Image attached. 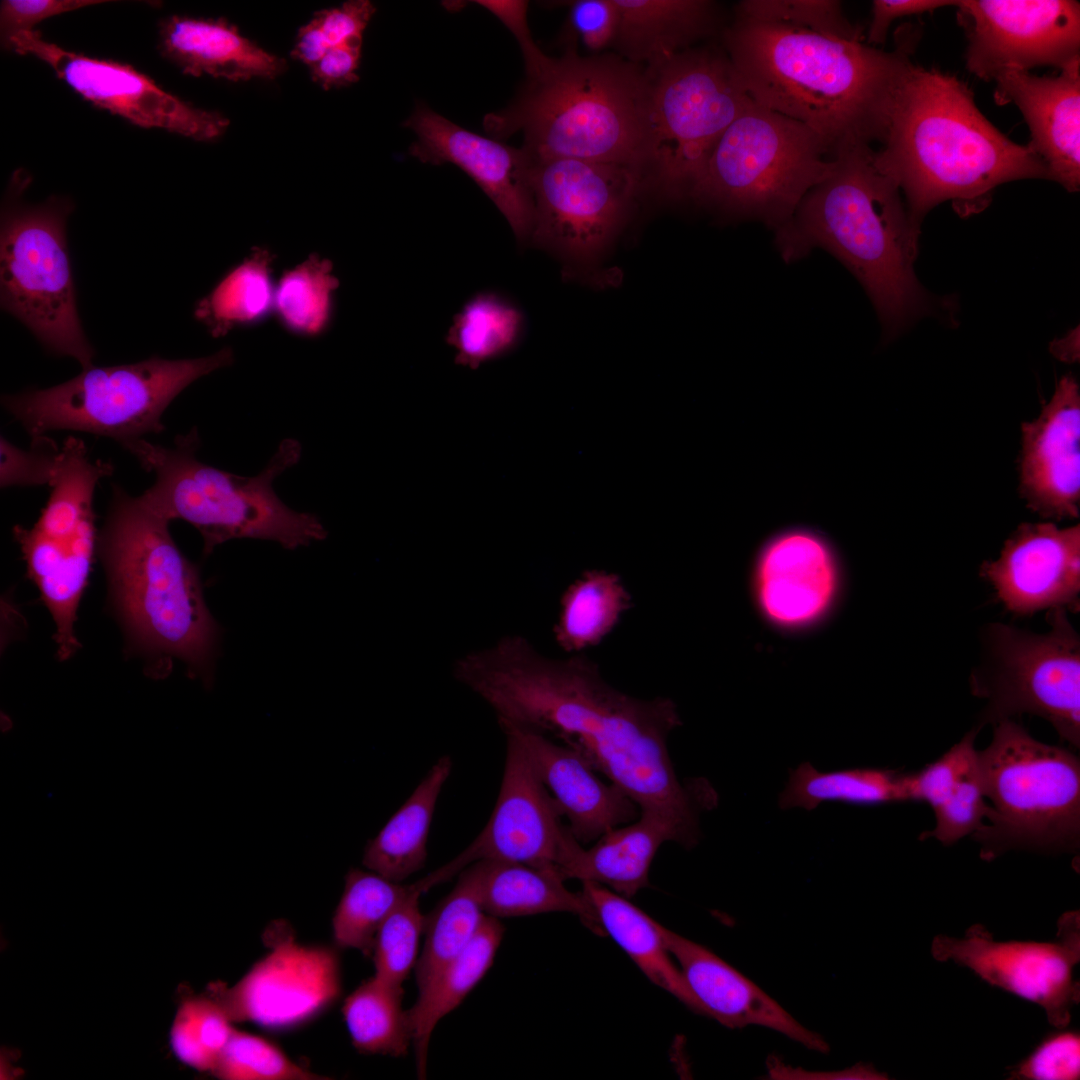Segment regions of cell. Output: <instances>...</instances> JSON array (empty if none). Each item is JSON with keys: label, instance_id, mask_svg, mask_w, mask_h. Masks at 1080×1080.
Instances as JSON below:
<instances>
[{"label": "cell", "instance_id": "obj_1", "mask_svg": "<svg viewBox=\"0 0 1080 1080\" xmlns=\"http://www.w3.org/2000/svg\"><path fill=\"white\" fill-rule=\"evenodd\" d=\"M455 676L493 709L499 724L553 736L640 812L665 815L700 838V813L716 805L717 795L706 780L682 783L676 774L667 741L682 722L672 699L626 694L586 655L552 659L519 635L462 657Z\"/></svg>", "mask_w": 1080, "mask_h": 1080}, {"label": "cell", "instance_id": "obj_2", "mask_svg": "<svg viewBox=\"0 0 1080 1080\" xmlns=\"http://www.w3.org/2000/svg\"><path fill=\"white\" fill-rule=\"evenodd\" d=\"M893 51L791 26L742 20L722 29L723 50L759 105L813 130L830 156L882 142L895 90L917 35Z\"/></svg>", "mask_w": 1080, "mask_h": 1080}, {"label": "cell", "instance_id": "obj_3", "mask_svg": "<svg viewBox=\"0 0 1080 1080\" xmlns=\"http://www.w3.org/2000/svg\"><path fill=\"white\" fill-rule=\"evenodd\" d=\"M877 165L899 186L918 224L951 200L962 215L980 211L1007 181L1051 175L1029 147L993 126L955 76L911 62L891 104Z\"/></svg>", "mask_w": 1080, "mask_h": 1080}, {"label": "cell", "instance_id": "obj_4", "mask_svg": "<svg viewBox=\"0 0 1080 1080\" xmlns=\"http://www.w3.org/2000/svg\"><path fill=\"white\" fill-rule=\"evenodd\" d=\"M830 175L802 199L791 220L775 231L786 261L815 247L836 256L860 281L889 337L927 310L914 274L920 224L898 184L875 161L869 144L833 155Z\"/></svg>", "mask_w": 1080, "mask_h": 1080}, {"label": "cell", "instance_id": "obj_5", "mask_svg": "<svg viewBox=\"0 0 1080 1080\" xmlns=\"http://www.w3.org/2000/svg\"><path fill=\"white\" fill-rule=\"evenodd\" d=\"M649 80L619 55L581 56L569 48L527 73L518 98L484 118L495 139L520 131L534 161L570 158L621 164L644 177Z\"/></svg>", "mask_w": 1080, "mask_h": 1080}, {"label": "cell", "instance_id": "obj_6", "mask_svg": "<svg viewBox=\"0 0 1080 1080\" xmlns=\"http://www.w3.org/2000/svg\"><path fill=\"white\" fill-rule=\"evenodd\" d=\"M169 523L114 485L97 550L133 645L162 662L182 660L192 678L208 685L218 626L198 567L177 547Z\"/></svg>", "mask_w": 1080, "mask_h": 1080}, {"label": "cell", "instance_id": "obj_7", "mask_svg": "<svg viewBox=\"0 0 1080 1080\" xmlns=\"http://www.w3.org/2000/svg\"><path fill=\"white\" fill-rule=\"evenodd\" d=\"M146 470L154 483L140 496L142 503L168 522L184 520L203 538V553L232 539L272 540L286 549L307 546L327 537L314 514L289 508L275 493L273 481L297 464L302 448L284 439L267 466L256 476L242 477L200 461L196 428L178 436L173 446L144 438L120 444Z\"/></svg>", "mask_w": 1080, "mask_h": 1080}, {"label": "cell", "instance_id": "obj_8", "mask_svg": "<svg viewBox=\"0 0 1080 1080\" xmlns=\"http://www.w3.org/2000/svg\"><path fill=\"white\" fill-rule=\"evenodd\" d=\"M828 156L809 127L753 100L715 144L690 198L777 231L830 175Z\"/></svg>", "mask_w": 1080, "mask_h": 1080}, {"label": "cell", "instance_id": "obj_9", "mask_svg": "<svg viewBox=\"0 0 1080 1080\" xmlns=\"http://www.w3.org/2000/svg\"><path fill=\"white\" fill-rule=\"evenodd\" d=\"M989 824L976 832L982 859L1010 849L1075 852L1080 842V761L1065 748L1033 738L1011 719L993 724L978 751Z\"/></svg>", "mask_w": 1080, "mask_h": 1080}, {"label": "cell", "instance_id": "obj_10", "mask_svg": "<svg viewBox=\"0 0 1080 1080\" xmlns=\"http://www.w3.org/2000/svg\"><path fill=\"white\" fill-rule=\"evenodd\" d=\"M233 362V350L224 347L200 358L92 365L56 386L4 395L2 404L31 438L68 430L121 444L162 432L165 410L186 387Z\"/></svg>", "mask_w": 1080, "mask_h": 1080}, {"label": "cell", "instance_id": "obj_11", "mask_svg": "<svg viewBox=\"0 0 1080 1080\" xmlns=\"http://www.w3.org/2000/svg\"><path fill=\"white\" fill-rule=\"evenodd\" d=\"M645 70V185L690 198L715 144L753 99L723 49L689 48Z\"/></svg>", "mask_w": 1080, "mask_h": 1080}, {"label": "cell", "instance_id": "obj_12", "mask_svg": "<svg viewBox=\"0 0 1080 1080\" xmlns=\"http://www.w3.org/2000/svg\"><path fill=\"white\" fill-rule=\"evenodd\" d=\"M68 198L39 205L10 202L0 233L1 307L20 320L50 353L69 356L83 369L94 349L82 329L70 266L66 221Z\"/></svg>", "mask_w": 1080, "mask_h": 1080}, {"label": "cell", "instance_id": "obj_13", "mask_svg": "<svg viewBox=\"0 0 1080 1080\" xmlns=\"http://www.w3.org/2000/svg\"><path fill=\"white\" fill-rule=\"evenodd\" d=\"M112 473V465L92 458L82 440L67 437L61 446L57 476L38 520L31 528H13L27 575L56 625L54 639L60 660L69 659L80 647L74 624L99 538L94 493L100 480Z\"/></svg>", "mask_w": 1080, "mask_h": 1080}, {"label": "cell", "instance_id": "obj_14", "mask_svg": "<svg viewBox=\"0 0 1080 1080\" xmlns=\"http://www.w3.org/2000/svg\"><path fill=\"white\" fill-rule=\"evenodd\" d=\"M1048 621L1045 633L989 625L986 657L971 675V690L987 702L982 724L1037 715L1079 748L1080 639L1065 610L1049 611Z\"/></svg>", "mask_w": 1080, "mask_h": 1080}, {"label": "cell", "instance_id": "obj_15", "mask_svg": "<svg viewBox=\"0 0 1080 1080\" xmlns=\"http://www.w3.org/2000/svg\"><path fill=\"white\" fill-rule=\"evenodd\" d=\"M530 240L568 267L598 262L623 228L645 186L630 166L570 158L534 161Z\"/></svg>", "mask_w": 1080, "mask_h": 1080}, {"label": "cell", "instance_id": "obj_16", "mask_svg": "<svg viewBox=\"0 0 1080 1080\" xmlns=\"http://www.w3.org/2000/svg\"><path fill=\"white\" fill-rule=\"evenodd\" d=\"M931 954L970 970L992 987L1038 1005L1056 1029L1069 1026L1072 1009L1080 1002L1074 969L1080 962V913L1071 910L1057 922L1052 941H997L982 924L971 925L963 937L936 935Z\"/></svg>", "mask_w": 1080, "mask_h": 1080}, {"label": "cell", "instance_id": "obj_17", "mask_svg": "<svg viewBox=\"0 0 1080 1080\" xmlns=\"http://www.w3.org/2000/svg\"><path fill=\"white\" fill-rule=\"evenodd\" d=\"M3 46L37 57L85 100L134 125L198 141L218 138L229 125L220 113L192 106L130 65L66 50L35 29L13 35Z\"/></svg>", "mask_w": 1080, "mask_h": 1080}, {"label": "cell", "instance_id": "obj_18", "mask_svg": "<svg viewBox=\"0 0 1080 1080\" xmlns=\"http://www.w3.org/2000/svg\"><path fill=\"white\" fill-rule=\"evenodd\" d=\"M970 72L986 81L1040 65L1060 69L1079 57L1080 5L1070 0L956 1Z\"/></svg>", "mask_w": 1080, "mask_h": 1080}, {"label": "cell", "instance_id": "obj_19", "mask_svg": "<svg viewBox=\"0 0 1080 1080\" xmlns=\"http://www.w3.org/2000/svg\"><path fill=\"white\" fill-rule=\"evenodd\" d=\"M271 951L236 984L211 983L207 992L231 1022L289 1027L312 1017L339 995L337 954L308 947L291 934L268 937Z\"/></svg>", "mask_w": 1080, "mask_h": 1080}, {"label": "cell", "instance_id": "obj_20", "mask_svg": "<svg viewBox=\"0 0 1080 1080\" xmlns=\"http://www.w3.org/2000/svg\"><path fill=\"white\" fill-rule=\"evenodd\" d=\"M506 735L503 775L493 812L469 848L475 861L488 859L530 865L564 880V871L582 845L518 740Z\"/></svg>", "mask_w": 1080, "mask_h": 1080}, {"label": "cell", "instance_id": "obj_21", "mask_svg": "<svg viewBox=\"0 0 1080 1080\" xmlns=\"http://www.w3.org/2000/svg\"><path fill=\"white\" fill-rule=\"evenodd\" d=\"M416 134L410 154L423 163H452L466 172L505 216L520 242L530 240L533 159L521 147L466 130L418 104L404 123Z\"/></svg>", "mask_w": 1080, "mask_h": 1080}, {"label": "cell", "instance_id": "obj_22", "mask_svg": "<svg viewBox=\"0 0 1080 1080\" xmlns=\"http://www.w3.org/2000/svg\"><path fill=\"white\" fill-rule=\"evenodd\" d=\"M842 565L833 543L806 526L782 529L766 539L752 566L754 591L762 614L773 624L803 628L832 606Z\"/></svg>", "mask_w": 1080, "mask_h": 1080}, {"label": "cell", "instance_id": "obj_23", "mask_svg": "<svg viewBox=\"0 0 1080 1080\" xmlns=\"http://www.w3.org/2000/svg\"><path fill=\"white\" fill-rule=\"evenodd\" d=\"M980 575L1010 612L1080 607V526L1023 523L1005 541L1000 556L985 561Z\"/></svg>", "mask_w": 1080, "mask_h": 1080}, {"label": "cell", "instance_id": "obj_24", "mask_svg": "<svg viewBox=\"0 0 1080 1080\" xmlns=\"http://www.w3.org/2000/svg\"><path fill=\"white\" fill-rule=\"evenodd\" d=\"M1019 490L1041 517L1078 518L1080 505V392L1067 374L1037 418L1021 424Z\"/></svg>", "mask_w": 1080, "mask_h": 1080}, {"label": "cell", "instance_id": "obj_25", "mask_svg": "<svg viewBox=\"0 0 1080 1080\" xmlns=\"http://www.w3.org/2000/svg\"><path fill=\"white\" fill-rule=\"evenodd\" d=\"M663 941L678 964L699 1014L731 1029L757 1025L779 1032L807 1049L828 1053L827 1041L792 1017L777 1001L706 947L659 923Z\"/></svg>", "mask_w": 1080, "mask_h": 1080}, {"label": "cell", "instance_id": "obj_26", "mask_svg": "<svg viewBox=\"0 0 1080 1080\" xmlns=\"http://www.w3.org/2000/svg\"><path fill=\"white\" fill-rule=\"evenodd\" d=\"M523 747L580 844L636 820L638 805L618 786L606 783L575 749L522 727L500 724Z\"/></svg>", "mask_w": 1080, "mask_h": 1080}, {"label": "cell", "instance_id": "obj_27", "mask_svg": "<svg viewBox=\"0 0 1080 1080\" xmlns=\"http://www.w3.org/2000/svg\"><path fill=\"white\" fill-rule=\"evenodd\" d=\"M996 100L1013 102L1031 132L1029 147L1047 165L1051 180L1068 191L1080 184V57L1058 76L1010 70L995 78Z\"/></svg>", "mask_w": 1080, "mask_h": 1080}, {"label": "cell", "instance_id": "obj_28", "mask_svg": "<svg viewBox=\"0 0 1080 1080\" xmlns=\"http://www.w3.org/2000/svg\"><path fill=\"white\" fill-rule=\"evenodd\" d=\"M665 842L685 849L697 844L669 817L640 812L636 820L608 831L592 847L581 845L566 867L564 879L598 883L629 899L649 885L651 863Z\"/></svg>", "mask_w": 1080, "mask_h": 1080}, {"label": "cell", "instance_id": "obj_29", "mask_svg": "<svg viewBox=\"0 0 1080 1080\" xmlns=\"http://www.w3.org/2000/svg\"><path fill=\"white\" fill-rule=\"evenodd\" d=\"M159 49L184 74L195 77L207 74L235 82L274 79L286 66L222 18H166L159 27Z\"/></svg>", "mask_w": 1080, "mask_h": 1080}, {"label": "cell", "instance_id": "obj_30", "mask_svg": "<svg viewBox=\"0 0 1080 1080\" xmlns=\"http://www.w3.org/2000/svg\"><path fill=\"white\" fill-rule=\"evenodd\" d=\"M618 27L613 45L623 59L645 67L689 49L719 26L709 0H614Z\"/></svg>", "mask_w": 1080, "mask_h": 1080}, {"label": "cell", "instance_id": "obj_31", "mask_svg": "<svg viewBox=\"0 0 1080 1080\" xmlns=\"http://www.w3.org/2000/svg\"><path fill=\"white\" fill-rule=\"evenodd\" d=\"M451 770L450 756L440 757L404 804L368 842L362 858L368 870L402 882L424 867L433 814Z\"/></svg>", "mask_w": 1080, "mask_h": 1080}, {"label": "cell", "instance_id": "obj_32", "mask_svg": "<svg viewBox=\"0 0 1080 1080\" xmlns=\"http://www.w3.org/2000/svg\"><path fill=\"white\" fill-rule=\"evenodd\" d=\"M503 934L500 920L487 915L472 941L424 988L418 990V997L408 1014L419 1078L426 1076L429 1043L436 1025L464 1000L487 973Z\"/></svg>", "mask_w": 1080, "mask_h": 1080}, {"label": "cell", "instance_id": "obj_33", "mask_svg": "<svg viewBox=\"0 0 1080 1080\" xmlns=\"http://www.w3.org/2000/svg\"><path fill=\"white\" fill-rule=\"evenodd\" d=\"M582 893L597 916L603 935L610 936L655 985L693 1012L698 1008L660 933L659 923L609 888L582 882Z\"/></svg>", "mask_w": 1080, "mask_h": 1080}, {"label": "cell", "instance_id": "obj_34", "mask_svg": "<svg viewBox=\"0 0 1080 1080\" xmlns=\"http://www.w3.org/2000/svg\"><path fill=\"white\" fill-rule=\"evenodd\" d=\"M482 860L481 895L487 915L499 919L569 912L603 936L595 911L582 891H570L555 874L521 863Z\"/></svg>", "mask_w": 1080, "mask_h": 1080}, {"label": "cell", "instance_id": "obj_35", "mask_svg": "<svg viewBox=\"0 0 1080 1080\" xmlns=\"http://www.w3.org/2000/svg\"><path fill=\"white\" fill-rule=\"evenodd\" d=\"M275 257L267 247H255L197 302L194 317L213 337L260 325L274 314Z\"/></svg>", "mask_w": 1080, "mask_h": 1080}, {"label": "cell", "instance_id": "obj_36", "mask_svg": "<svg viewBox=\"0 0 1080 1080\" xmlns=\"http://www.w3.org/2000/svg\"><path fill=\"white\" fill-rule=\"evenodd\" d=\"M632 606V595L618 574L587 570L561 596L555 640L567 653H582L599 645Z\"/></svg>", "mask_w": 1080, "mask_h": 1080}, {"label": "cell", "instance_id": "obj_37", "mask_svg": "<svg viewBox=\"0 0 1080 1080\" xmlns=\"http://www.w3.org/2000/svg\"><path fill=\"white\" fill-rule=\"evenodd\" d=\"M484 862L464 868L452 890L425 915L424 945L415 965L418 990L474 938L487 916L481 895Z\"/></svg>", "mask_w": 1080, "mask_h": 1080}, {"label": "cell", "instance_id": "obj_38", "mask_svg": "<svg viewBox=\"0 0 1080 1080\" xmlns=\"http://www.w3.org/2000/svg\"><path fill=\"white\" fill-rule=\"evenodd\" d=\"M825 801L863 805L907 801L904 774L876 768L820 772L804 762L790 770L788 783L778 798L783 810H813Z\"/></svg>", "mask_w": 1080, "mask_h": 1080}, {"label": "cell", "instance_id": "obj_39", "mask_svg": "<svg viewBox=\"0 0 1080 1080\" xmlns=\"http://www.w3.org/2000/svg\"><path fill=\"white\" fill-rule=\"evenodd\" d=\"M402 998V985L376 975L346 998L342 1012L357 1050L393 1057L407 1053L413 1044V1033Z\"/></svg>", "mask_w": 1080, "mask_h": 1080}, {"label": "cell", "instance_id": "obj_40", "mask_svg": "<svg viewBox=\"0 0 1080 1080\" xmlns=\"http://www.w3.org/2000/svg\"><path fill=\"white\" fill-rule=\"evenodd\" d=\"M338 287L332 262L311 254L276 281L274 315L293 335L319 337L332 324Z\"/></svg>", "mask_w": 1080, "mask_h": 1080}, {"label": "cell", "instance_id": "obj_41", "mask_svg": "<svg viewBox=\"0 0 1080 1080\" xmlns=\"http://www.w3.org/2000/svg\"><path fill=\"white\" fill-rule=\"evenodd\" d=\"M412 887L370 870L350 869L332 919L335 943L372 956L381 925Z\"/></svg>", "mask_w": 1080, "mask_h": 1080}, {"label": "cell", "instance_id": "obj_42", "mask_svg": "<svg viewBox=\"0 0 1080 1080\" xmlns=\"http://www.w3.org/2000/svg\"><path fill=\"white\" fill-rule=\"evenodd\" d=\"M521 323L515 307L494 294H480L455 316L447 342L456 350L457 364L476 369L514 345Z\"/></svg>", "mask_w": 1080, "mask_h": 1080}, {"label": "cell", "instance_id": "obj_43", "mask_svg": "<svg viewBox=\"0 0 1080 1080\" xmlns=\"http://www.w3.org/2000/svg\"><path fill=\"white\" fill-rule=\"evenodd\" d=\"M449 879V871L441 866L412 883L411 892L388 915L377 933L371 956L374 975L402 985L415 968L420 939L424 934L425 915L420 910V897Z\"/></svg>", "mask_w": 1080, "mask_h": 1080}, {"label": "cell", "instance_id": "obj_44", "mask_svg": "<svg viewBox=\"0 0 1080 1080\" xmlns=\"http://www.w3.org/2000/svg\"><path fill=\"white\" fill-rule=\"evenodd\" d=\"M233 1030L232 1022L211 996H189L173 1018L171 1050L185 1065L211 1072Z\"/></svg>", "mask_w": 1080, "mask_h": 1080}, {"label": "cell", "instance_id": "obj_45", "mask_svg": "<svg viewBox=\"0 0 1080 1080\" xmlns=\"http://www.w3.org/2000/svg\"><path fill=\"white\" fill-rule=\"evenodd\" d=\"M737 19L777 23L848 41H861L860 29L844 15L836 0H743Z\"/></svg>", "mask_w": 1080, "mask_h": 1080}, {"label": "cell", "instance_id": "obj_46", "mask_svg": "<svg viewBox=\"0 0 1080 1080\" xmlns=\"http://www.w3.org/2000/svg\"><path fill=\"white\" fill-rule=\"evenodd\" d=\"M211 1073L221 1080L327 1079L300 1067L265 1039L235 1029Z\"/></svg>", "mask_w": 1080, "mask_h": 1080}, {"label": "cell", "instance_id": "obj_47", "mask_svg": "<svg viewBox=\"0 0 1080 1080\" xmlns=\"http://www.w3.org/2000/svg\"><path fill=\"white\" fill-rule=\"evenodd\" d=\"M375 13L367 0H352L340 7L323 10L301 27L292 50V57L313 66L325 53L338 45L362 39L363 32Z\"/></svg>", "mask_w": 1080, "mask_h": 1080}, {"label": "cell", "instance_id": "obj_48", "mask_svg": "<svg viewBox=\"0 0 1080 1080\" xmlns=\"http://www.w3.org/2000/svg\"><path fill=\"white\" fill-rule=\"evenodd\" d=\"M979 729L968 732L958 743L922 770L904 774L907 801H923L932 809L978 766V750L974 742Z\"/></svg>", "mask_w": 1080, "mask_h": 1080}, {"label": "cell", "instance_id": "obj_49", "mask_svg": "<svg viewBox=\"0 0 1080 1080\" xmlns=\"http://www.w3.org/2000/svg\"><path fill=\"white\" fill-rule=\"evenodd\" d=\"M933 811L935 827L923 832L920 840L935 838L943 845H952L981 830L985 819L992 815V807L986 802L979 766Z\"/></svg>", "mask_w": 1080, "mask_h": 1080}, {"label": "cell", "instance_id": "obj_50", "mask_svg": "<svg viewBox=\"0 0 1080 1080\" xmlns=\"http://www.w3.org/2000/svg\"><path fill=\"white\" fill-rule=\"evenodd\" d=\"M1080 1033L1065 1028L1050 1032L1017 1064L1008 1069L1011 1080H1078Z\"/></svg>", "mask_w": 1080, "mask_h": 1080}, {"label": "cell", "instance_id": "obj_51", "mask_svg": "<svg viewBox=\"0 0 1080 1080\" xmlns=\"http://www.w3.org/2000/svg\"><path fill=\"white\" fill-rule=\"evenodd\" d=\"M0 454L2 488L50 486L59 470L61 446L43 435L32 438L25 450L1 437Z\"/></svg>", "mask_w": 1080, "mask_h": 1080}, {"label": "cell", "instance_id": "obj_52", "mask_svg": "<svg viewBox=\"0 0 1080 1080\" xmlns=\"http://www.w3.org/2000/svg\"><path fill=\"white\" fill-rule=\"evenodd\" d=\"M104 0H4L0 5L1 43L22 32L34 30L41 21L87 6L106 3Z\"/></svg>", "mask_w": 1080, "mask_h": 1080}, {"label": "cell", "instance_id": "obj_53", "mask_svg": "<svg viewBox=\"0 0 1080 1080\" xmlns=\"http://www.w3.org/2000/svg\"><path fill=\"white\" fill-rule=\"evenodd\" d=\"M569 20L586 48L601 51L614 42L618 9L614 0H576L570 3Z\"/></svg>", "mask_w": 1080, "mask_h": 1080}, {"label": "cell", "instance_id": "obj_54", "mask_svg": "<svg viewBox=\"0 0 1080 1080\" xmlns=\"http://www.w3.org/2000/svg\"><path fill=\"white\" fill-rule=\"evenodd\" d=\"M361 46L362 39H354L329 49L311 66L312 79L324 89L356 82Z\"/></svg>", "mask_w": 1080, "mask_h": 1080}, {"label": "cell", "instance_id": "obj_55", "mask_svg": "<svg viewBox=\"0 0 1080 1080\" xmlns=\"http://www.w3.org/2000/svg\"><path fill=\"white\" fill-rule=\"evenodd\" d=\"M956 1L942 0H875L868 29L867 44L875 47L885 41L891 23L904 16L921 14L954 5Z\"/></svg>", "mask_w": 1080, "mask_h": 1080}, {"label": "cell", "instance_id": "obj_56", "mask_svg": "<svg viewBox=\"0 0 1080 1080\" xmlns=\"http://www.w3.org/2000/svg\"><path fill=\"white\" fill-rule=\"evenodd\" d=\"M767 1076L776 1080H883L886 1074L870 1064L857 1063L842 1070L812 1071L786 1064L778 1056L771 1055L767 1061Z\"/></svg>", "mask_w": 1080, "mask_h": 1080}, {"label": "cell", "instance_id": "obj_57", "mask_svg": "<svg viewBox=\"0 0 1080 1080\" xmlns=\"http://www.w3.org/2000/svg\"><path fill=\"white\" fill-rule=\"evenodd\" d=\"M478 3L497 15L511 30L520 45L525 64L543 54L534 42L528 27L526 1H479Z\"/></svg>", "mask_w": 1080, "mask_h": 1080}]
</instances>
